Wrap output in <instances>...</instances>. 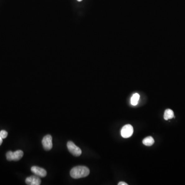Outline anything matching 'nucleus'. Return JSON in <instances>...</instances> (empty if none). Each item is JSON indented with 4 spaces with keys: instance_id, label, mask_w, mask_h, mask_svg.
<instances>
[{
    "instance_id": "1",
    "label": "nucleus",
    "mask_w": 185,
    "mask_h": 185,
    "mask_svg": "<svg viewBox=\"0 0 185 185\" xmlns=\"http://www.w3.org/2000/svg\"><path fill=\"white\" fill-rule=\"evenodd\" d=\"M89 174L90 170L85 166H77L73 168L70 172L71 176L75 179L85 178L88 176Z\"/></svg>"
},
{
    "instance_id": "2",
    "label": "nucleus",
    "mask_w": 185,
    "mask_h": 185,
    "mask_svg": "<svg viewBox=\"0 0 185 185\" xmlns=\"http://www.w3.org/2000/svg\"><path fill=\"white\" fill-rule=\"evenodd\" d=\"M23 154L24 153L22 150H17L14 152L12 151H8L6 153V158L9 161H18L22 159Z\"/></svg>"
},
{
    "instance_id": "3",
    "label": "nucleus",
    "mask_w": 185,
    "mask_h": 185,
    "mask_svg": "<svg viewBox=\"0 0 185 185\" xmlns=\"http://www.w3.org/2000/svg\"><path fill=\"white\" fill-rule=\"evenodd\" d=\"M67 147L69 152L75 156H79L81 154V150L76 146L72 141H68L67 144Z\"/></svg>"
},
{
    "instance_id": "4",
    "label": "nucleus",
    "mask_w": 185,
    "mask_h": 185,
    "mask_svg": "<svg viewBox=\"0 0 185 185\" xmlns=\"http://www.w3.org/2000/svg\"><path fill=\"white\" fill-rule=\"evenodd\" d=\"M133 127L130 124H127L123 127L121 130V135L124 138H129L133 135Z\"/></svg>"
},
{
    "instance_id": "5",
    "label": "nucleus",
    "mask_w": 185,
    "mask_h": 185,
    "mask_svg": "<svg viewBox=\"0 0 185 185\" xmlns=\"http://www.w3.org/2000/svg\"><path fill=\"white\" fill-rule=\"evenodd\" d=\"M42 144L43 145V148L46 151H49L52 149L53 147L52 136L50 135H47L44 136L42 141Z\"/></svg>"
},
{
    "instance_id": "6",
    "label": "nucleus",
    "mask_w": 185,
    "mask_h": 185,
    "mask_svg": "<svg viewBox=\"0 0 185 185\" xmlns=\"http://www.w3.org/2000/svg\"><path fill=\"white\" fill-rule=\"evenodd\" d=\"M31 172L39 178H44L47 175V172L45 169L37 166H33L31 168Z\"/></svg>"
},
{
    "instance_id": "7",
    "label": "nucleus",
    "mask_w": 185,
    "mask_h": 185,
    "mask_svg": "<svg viewBox=\"0 0 185 185\" xmlns=\"http://www.w3.org/2000/svg\"><path fill=\"white\" fill-rule=\"evenodd\" d=\"M25 183L28 185H39L41 183V181L39 176L33 175L26 178Z\"/></svg>"
},
{
    "instance_id": "8",
    "label": "nucleus",
    "mask_w": 185,
    "mask_h": 185,
    "mask_svg": "<svg viewBox=\"0 0 185 185\" xmlns=\"http://www.w3.org/2000/svg\"><path fill=\"white\" fill-rule=\"evenodd\" d=\"M164 119L166 120L174 118L173 111L171 109H167L166 111H164Z\"/></svg>"
},
{
    "instance_id": "9",
    "label": "nucleus",
    "mask_w": 185,
    "mask_h": 185,
    "mask_svg": "<svg viewBox=\"0 0 185 185\" xmlns=\"http://www.w3.org/2000/svg\"><path fill=\"white\" fill-rule=\"evenodd\" d=\"M142 143L146 146H151L154 144V140L152 137L148 136L143 140Z\"/></svg>"
},
{
    "instance_id": "10",
    "label": "nucleus",
    "mask_w": 185,
    "mask_h": 185,
    "mask_svg": "<svg viewBox=\"0 0 185 185\" xmlns=\"http://www.w3.org/2000/svg\"><path fill=\"white\" fill-rule=\"evenodd\" d=\"M139 98H140V96L138 94H134L131 99V104L133 105H137L139 101Z\"/></svg>"
},
{
    "instance_id": "11",
    "label": "nucleus",
    "mask_w": 185,
    "mask_h": 185,
    "mask_svg": "<svg viewBox=\"0 0 185 185\" xmlns=\"http://www.w3.org/2000/svg\"><path fill=\"white\" fill-rule=\"evenodd\" d=\"M7 135L8 133L6 132V131L2 130L0 132V137L2 138L3 139L6 138L7 137Z\"/></svg>"
},
{
    "instance_id": "12",
    "label": "nucleus",
    "mask_w": 185,
    "mask_h": 185,
    "mask_svg": "<svg viewBox=\"0 0 185 185\" xmlns=\"http://www.w3.org/2000/svg\"><path fill=\"white\" fill-rule=\"evenodd\" d=\"M118 185H127L128 184L127 183H126L125 182H120L118 184Z\"/></svg>"
},
{
    "instance_id": "13",
    "label": "nucleus",
    "mask_w": 185,
    "mask_h": 185,
    "mask_svg": "<svg viewBox=\"0 0 185 185\" xmlns=\"http://www.w3.org/2000/svg\"><path fill=\"white\" fill-rule=\"evenodd\" d=\"M2 142H3V138L0 137V146L1 145Z\"/></svg>"
},
{
    "instance_id": "14",
    "label": "nucleus",
    "mask_w": 185,
    "mask_h": 185,
    "mask_svg": "<svg viewBox=\"0 0 185 185\" xmlns=\"http://www.w3.org/2000/svg\"><path fill=\"white\" fill-rule=\"evenodd\" d=\"M77 1H78V2H81V1H82V0H77Z\"/></svg>"
}]
</instances>
